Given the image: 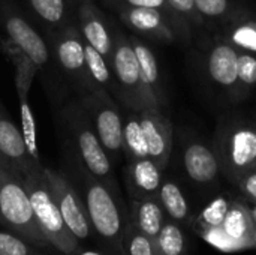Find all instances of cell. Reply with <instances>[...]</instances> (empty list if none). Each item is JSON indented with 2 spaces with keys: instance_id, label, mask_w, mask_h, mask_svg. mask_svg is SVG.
Returning <instances> with one entry per match:
<instances>
[{
  "instance_id": "6da1fadb",
  "label": "cell",
  "mask_w": 256,
  "mask_h": 255,
  "mask_svg": "<svg viewBox=\"0 0 256 255\" xmlns=\"http://www.w3.org/2000/svg\"><path fill=\"white\" fill-rule=\"evenodd\" d=\"M60 120L68 138L66 146L69 150L78 158L90 174L102 180L118 194V186L112 171V161L104 149L92 120L78 98L62 107Z\"/></svg>"
},
{
  "instance_id": "7a4b0ae2",
  "label": "cell",
  "mask_w": 256,
  "mask_h": 255,
  "mask_svg": "<svg viewBox=\"0 0 256 255\" xmlns=\"http://www.w3.org/2000/svg\"><path fill=\"white\" fill-rule=\"evenodd\" d=\"M68 158L74 162V167L81 177L84 186V204L92 227L102 239L112 243L120 255H123V233L129 216L123 212L118 194L90 174L70 150Z\"/></svg>"
},
{
  "instance_id": "3957f363",
  "label": "cell",
  "mask_w": 256,
  "mask_h": 255,
  "mask_svg": "<svg viewBox=\"0 0 256 255\" xmlns=\"http://www.w3.org/2000/svg\"><path fill=\"white\" fill-rule=\"evenodd\" d=\"M213 149L220 171L237 183L256 168V123L246 119L225 120L214 137Z\"/></svg>"
},
{
  "instance_id": "277c9868",
  "label": "cell",
  "mask_w": 256,
  "mask_h": 255,
  "mask_svg": "<svg viewBox=\"0 0 256 255\" xmlns=\"http://www.w3.org/2000/svg\"><path fill=\"white\" fill-rule=\"evenodd\" d=\"M62 77L70 84L78 96L87 93H108L99 89L92 80L86 60V41L80 32L76 20L70 24L44 33Z\"/></svg>"
},
{
  "instance_id": "5b68a950",
  "label": "cell",
  "mask_w": 256,
  "mask_h": 255,
  "mask_svg": "<svg viewBox=\"0 0 256 255\" xmlns=\"http://www.w3.org/2000/svg\"><path fill=\"white\" fill-rule=\"evenodd\" d=\"M111 68L117 83V99L128 108V111H162L142 81L136 54L129 36L124 35V32L117 26H114V51L111 57Z\"/></svg>"
},
{
  "instance_id": "8992f818",
  "label": "cell",
  "mask_w": 256,
  "mask_h": 255,
  "mask_svg": "<svg viewBox=\"0 0 256 255\" xmlns=\"http://www.w3.org/2000/svg\"><path fill=\"white\" fill-rule=\"evenodd\" d=\"M27 189L36 221L46 237L57 251L64 255H74L78 251V239L66 227L50 185L44 174V167L32 170L22 177Z\"/></svg>"
},
{
  "instance_id": "52a82bcc",
  "label": "cell",
  "mask_w": 256,
  "mask_h": 255,
  "mask_svg": "<svg viewBox=\"0 0 256 255\" xmlns=\"http://www.w3.org/2000/svg\"><path fill=\"white\" fill-rule=\"evenodd\" d=\"M0 222L18 233L24 240L46 246L48 240L44 236L27 189L24 186L22 176L14 173L0 165Z\"/></svg>"
},
{
  "instance_id": "ba28073f",
  "label": "cell",
  "mask_w": 256,
  "mask_h": 255,
  "mask_svg": "<svg viewBox=\"0 0 256 255\" xmlns=\"http://www.w3.org/2000/svg\"><path fill=\"white\" fill-rule=\"evenodd\" d=\"M0 29L4 36L27 53L39 72L50 71L56 65L45 35L39 33L15 0H0Z\"/></svg>"
},
{
  "instance_id": "9c48e42d",
  "label": "cell",
  "mask_w": 256,
  "mask_h": 255,
  "mask_svg": "<svg viewBox=\"0 0 256 255\" xmlns=\"http://www.w3.org/2000/svg\"><path fill=\"white\" fill-rule=\"evenodd\" d=\"M82 108L112 162L123 156V117L116 99L110 93H87L78 96Z\"/></svg>"
},
{
  "instance_id": "30bf717a",
  "label": "cell",
  "mask_w": 256,
  "mask_h": 255,
  "mask_svg": "<svg viewBox=\"0 0 256 255\" xmlns=\"http://www.w3.org/2000/svg\"><path fill=\"white\" fill-rule=\"evenodd\" d=\"M44 174L66 227L78 240L87 239L92 228L87 209L68 174L50 167H44Z\"/></svg>"
},
{
  "instance_id": "8fae6325",
  "label": "cell",
  "mask_w": 256,
  "mask_h": 255,
  "mask_svg": "<svg viewBox=\"0 0 256 255\" xmlns=\"http://www.w3.org/2000/svg\"><path fill=\"white\" fill-rule=\"evenodd\" d=\"M111 8L120 21L138 36L162 44H172L180 38L170 18L159 9L128 5H111Z\"/></svg>"
},
{
  "instance_id": "7c38bea8",
  "label": "cell",
  "mask_w": 256,
  "mask_h": 255,
  "mask_svg": "<svg viewBox=\"0 0 256 255\" xmlns=\"http://www.w3.org/2000/svg\"><path fill=\"white\" fill-rule=\"evenodd\" d=\"M76 24L84 41L110 60L114 51V24L94 3V0H78Z\"/></svg>"
},
{
  "instance_id": "4fadbf2b",
  "label": "cell",
  "mask_w": 256,
  "mask_h": 255,
  "mask_svg": "<svg viewBox=\"0 0 256 255\" xmlns=\"http://www.w3.org/2000/svg\"><path fill=\"white\" fill-rule=\"evenodd\" d=\"M0 165L14 173H18L22 177L27 176L32 170L40 168L36 167L30 159L22 132L15 125L12 117L8 114L2 99H0Z\"/></svg>"
},
{
  "instance_id": "5bb4252c",
  "label": "cell",
  "mask_w": 256,
  "mask_h": 255,
  "mask_svg": "<svg viewBox=\"0 0 256 255\" xmlns=\"http://www.w3.org/2000/svg\"><path fill=\"white\" fill-rule=\"evenodd\" d=\"M148 156L165 170L172 150V125L164 111L144 110L140 113Z\"/></svg>"
},
{
  "instance_id": "9a60e30c",
  "label": "cell",
  "mask_w": 256,
  "mask_h": 255,
  "mask_svg": "<svg viewBox=\"0 0 256 255\" xmlns=\"http://www.w3.org/2000/svg\"><path fill=\"white\" fill-rule=\"evenodd\" d=\"M207 71L214 84L234 96L238 71V50L224 38L216 41L207 56Z\"/></svg>"
},
{
  "instance_id": "2e32d148",
  "label": "cell",
  "mask_w": 256,
  "mask_h": 255,
  "mask_svg": "<svg viewBox=\"0 0 256 255\" xmlns=\"http://www.w3.org/2000/svg\"><path fill=\"white\" fill-rule=\"evenodd\" d=\"M183 165L189 179L196 185H212L216 182L220 165L213 147L195 140L183 152Z\"/></svg>"
},
{
  "instance_id": "e0dca14e",
  "label": "cell",
  "mask_w": 256,
  "mask_h": 255,
  "mask_svg": "<svg viewBox=\"0 0 256 255\" xmlns=\"http://www.w3.org/2000/svg\"><path fill=\"white\" fill-rule=\"evenodd\" d=\"M124 180L130 198L156 197L164 182V170L152 158L128 161Z\"/></svg>"
},
{
  "instance_id": "ac0fdd59",
  "label": "cell",
  "mask_w": 256,
  "mask_h": 255,
  "mask_svg": "<svg viewBox=\"0 0 256 255\" xmlns=\"http://www.w3.org/2000/svg\"><path fill=\"white\" fill-rule=\"evenodd\" d=\"M26 3L44 33L58 30L76 20L78 0H26Z\"/></svg>"
},
{
  "instance_id": "d6986e66",
  "label": "cell",
  "mask_w": 256,
  "mask_h": 255,
  "mask_svg": "<svg viewBox=\"0 0 256 255\" xmlns=\"http://www.w3.org/2000/svg\"><path fill=\"white\" fill-rule=\"evenodd\" d=\"M15 80V90L18 96V108H20V122H21V132L26 141V147L28 152L30 159L36 167H42L40 156H39V147H38V128H36V119L34 113L32 110V105L28 102V92L33 84V81L21 77H14Z\"/></svg>"
},
{
  "instance_id": "ffe728a7",
  "label": "cell",
  "mask_w": 256,
  "mask_h": 255,
  "mask_svg": "<svg viewBox=\"0 0 256 255\" xmlns=\"http://www.w3.org/2000/svg\"><path fill=\"white\" fill-rule=\"evenodd\" d=\"M129 39H130L132 47L136 54L142 81H144L147 90L150 92V95L153 96V99L159 104V107L164 111V108L166 107V95H165L164 86L160 83V74H159L156 56H154L153 50L138 35H130Z\"/></svg>"
},
{
  "instance_id": "44dd1931",
  "label": "cell",
  "mask_w": 256,
  "mask_h": 255,
  "mask_svg": "<svg viewBox=\"0 0 256 255\" xmlns=\"http://www.w3.org/2000/svg\"><path fill=\"white\" fill-rule=\"evenodd\" d=\"M165 210L156 197H141L130 198V213L129 221L144 234L156 237L166 222Z\"/></svg>"
},
{
  "instance_id": "7402d4cb",
  "label": "cell",
  "mask_w": 256,
  "mask_h": 255,
  "mask_svg": "<svg viewBox=\"0 0 256 255\" xmlns=\"http://www.w3.org/2000/svg\"><path fill=\"white\" fill-rule=\"evenodd\" d=\"M222 227L237 242L243 243L246 249L256 248V222L252 210L244 203H231Z\"/></svg>"
},
{
  "instance_id": "603a6c76",
  "label": "cell",
  "mask_w": 256,
  "mask_h": 255,
  "mask_svg": "<svg viewBox=\"0 0 256 255\" xmlns=\"http://www.w3.org/2000/svg\"><path fill=\"white\" fill-rule=\"evenodd\" d=\"M123 155L128 161L150 158L140 113L129 111L123 119Z\"/></svg>"
},
{
  "instance_id": "cb8c5ba5",
  "label": "cell",
  "mask_w": 256,
  "mask_h": 255,
  "mask_svg": "<svg viewBox=\"0 0 256 255\" xmlns=\"http://www.w3.org/2000/svg\"><path fill=\"white\" fill-rule=\"evenodd\" d=\"M158 198L165 210L168 219L176 221L178 224H186L190 219L189 203L182 191V188L171 179H164L160 189L158 192Z\"/></svg>"
},
{
  "instance_id": "d4e9b609",
  "label": "cell",
  "mask_w": 256,
  "mask_h": 255,
  "mask_svg": "<svg viewBox=\"0 0 256 255\" xmlns=\"http://www.w3.org/2000/svg\"><path fill=\"white\" fill-rule=\"evenodd\" d=\"M86 60H87L88 74L94 81V84L99 89L108 92L114 99H117V83L110 60L105 59L98 50H94L87 42H86Z\"/></svg>"
},
{
  "instance_id": "484cf974",
  "label": "cell",
  "mask_w": 256,
  "mask_h": 255,
  "mask_svg": "<svg viewBox=\"0 0 256 255\" xmlns=\"http://www.w3.org/2000/svg\"><path fill=\"white\" fill-rule=\"evenodd\" d=\"M0 51L10 62V65L14 68V77H24V78H30L34 81L36 75L39 74V69L21 47H18L8 36L2 35L0 36Z\"/></svg>"
},
{
  "instance_id": "4316f807",
  "label": "cell",
  "mask_w": 256,
  "mask_h": 255,
  "mask_svg": "<svg viewBox=\"0 0 256 255\" xmlns=\"http://www.w3.org/2000/svg\"><path fill=\"white\" fill-rule=\"evenodd\" d=\"M224 39L232 44L237 50L256 54V20L238 17L226 27Z\"/></svg>"
},
{
  "instance_id": "83f0119b",
  "label": "cell",
  "mask_w": 256,
  "mask_h": 255,
  "mask_svg": "<svg viewBox=\"0 0 256 255\" xmlns=\"http://www.w3.org/2000/svg\"><path fill=\"white\" fill-rule=\"evenodd\" d=\"M160 255H188L186 236L178 222L166 219L160 233L154 237Z\"/></svg>"
},
{
  "instance_id": "f1b7e54d",
  "label": "cell",
  "mask_w": 256,
  "mask_h": 255,
  "mask_svg": "<svg viewBox=\"0 0 256 255\" xmlns=\"http://www.w3.org/2000/svg\"><path fill=\"white\" fill-rule=\"evenodd\" d=\"M123 255H160L153 237L141 233L129 219L123 233Z\"/></svg>"
},
{
  "instance_id": "f546056e",
  "label": "cell",
  "mask_w": 256,
  "mask_h": 255,
  "mask_svg": "<svg viewBox=\"0 0 256 255\" xmlns=\"http://www.w3.org/2000/svg\"><path fill=\"white\" fill-rule=\"evenodd\" d=\"M105 3H108L110 6L111 5H128V6H141V8H153V9H159L162 11L168 18L170 21L172 23V26L176 27L177 33L180 38L183 39H188L190 36V30L192 27L183 21L172 9L171 6L168 5L166 0H104Z\"/></svg>"
},
{
  "instance_id": "4dcf8cb0",
  "label": "cell",
  "mask_w": 256,
  "mask_h": 255,
  "mask_svg": "<svg viewBox=\"0 0 256 255\" xmlns=\"http://www.w3.org/2000/svg\"><path fill=\"white\" fill-rule=\"evenodd\" d=\"M256 86V54L238 50V71L234 96H244Z\"/></svg>"
},
{
  "instance_id": "1f68e13d",
  "label": "cell",
  "mask_w": 256,
  "mask_h": 255,
  "mask_svg": "<svg viewBox=\"0 0 256 255\" xmlns=\"http://www.w3.org/2000/svg\"><path fill=\"white\" fill-rule=\"evenodd\" d=\"M195 3L206 21H234L240 17L232 0H195Z\"/></svg>"
},
{
  "instance_id": "d6a6232c",
  "label": "cell",
  "mask_w": 256,
  "mask_h": 255,
  "mask_svg": "<svg viewBox=\"0 0 256 255\" xmlns=\"http://www.w3.org/2000/svg\"><path fill=\"white\" fill-rule=\"evenodd\" d=\"M230 206H231V201L226 197H224V195L216 197L208 206H206L202 209V212L196 218V221H195V231L200 230V228L222 225L224 221H225V216L228 213Z\"/></svg>"
},
{
  "instance_id": "836d02e7",
  "label": "cell",
  "mask_w": 256,
  "mask_h": 255,
  "mask_svg": "<svg viewBox=\"0 0 256 255\" xmlns=\"http://www.w3.org/2000/svg\"><path fill=\"white\" fill-rule=\"evenodd\" d=\"M196 233L212 246L222 252H240L246 251V246L240 242H237L232 236H230L222 225L219 227H207V228H200Z\"/></svg>"
},
{
  "instance_id": "e575fe53",
  "label": "cell",
  "mask_w": 256,
  "mask_h": 255,
  "mask_svg": "<svg viewBox=\"0 0 256 255\" xmlns=\"http://www.w3.org/2000/svg\"><path fill=\"white\" fill-rule=\"evenodd\" d=\"M171 9L190 27H202L206 20L200 14L195 0H166Z\"/></svg>"
},
{
  "instance_id": "d590c367",
  "label": "cell",
  "mask_w": 256,
  "mask_h": 255,
  "mask_svg": "<svg viewBox=\"0 0 256 255\" xmlns=\"http://www.w3.org/2000/svg\"><path fill=\"white\" fill-rule=\"evenodd\" d=\"M0 255H40L28 248L24 239L10 233H0Z\"/></svg>"
},
{
  "instance_id": "8d00e7d4",
  "label": "cell",
  "mask_w": 256,
  "mask_h": 255,
  "mask_svg": "<svg viewBox=\"0 0 256 255\" xmlns=\"http://www.w3.org/2000/svg\"><path fill=\"white\" fill-rule=\"evenodd\" d=\"M236 185L250 201L256 203V168L244 174Z\"/></svg>"
},
{
  "instance_id": "74e56055",
  "label": "cell",
  "mask_w": 256,
  "mask_h": 255,
  "mask_svg": "<svg viewBox=\"0 0 256 255\" xmlns=\"http://www.w3.org/2000/svg\"><path fill=\"white\" fill-rule=\"evenodd\" d=\"M74 255H104V254H100V252H98V251H90V249H87V251H80V252H75Z\"/></svg>"
},
{
  "instance_id": "f35d334b",
  "label": "cell",
  "mask_w": 256,
  "mask_h": 255,
  "mask_svg": "<svg viewBox=\"0 0 256 255\" xmlns=\"http://www.w3.org/2000/svg\"><path fill=\"white\" fill-rule=\"evenodd\" d=\"M252 210V215H254V219H255V222H256V206L254 207V209H250Z\"/></svg>"
}]
</instances>
